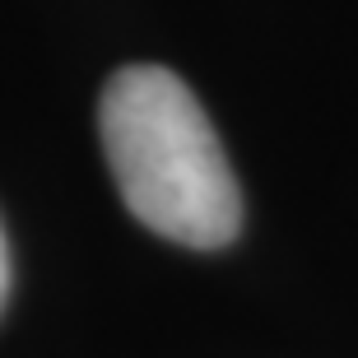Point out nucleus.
Wrapping results in <instances>:
<instances>
[{"mask_svg": "<svg viewBox=\"0 0 358 358\" xmlns=\"http://www.w3.org/2000/svg\"><path fill=\"white\" fill-rule=\"evenodd\" d=\"M98 131L121 200L149 233L196 252L238 238V177L182 75L163 66L117 70L98 103Z\"/></svg>", "mask_w": 358, "mask_h": 358, "instance_id": "f257e3e1", "label": "nucleus"}, {"mask_svg": "<svg viewBox=\"0 0 358 358\" xmlns=\"http://www.w3.org/2000/svg\"><path fill=\"white\" fill-rule=\"evenodd\" d=\"M5 293H10V252H5V233H0V307H5Z\"/></svg>", "mask_w": 358, "mask_h": 358, "instance_id": "f03ea898", "label": "nucleus"}]
</instances>
